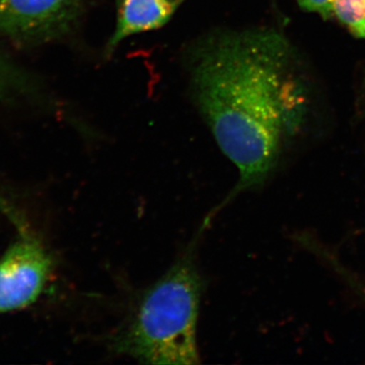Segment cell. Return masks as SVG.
<instances>
[{"instance_id":"obj_1","label":"cell","mask_w":365,"mask_h":365,"mask_svg":"<svg viewBox=\"0 0 365 365\" xmlns=\"http://www.w3.org/2000/svg\"><path fill=\"white\" fill-rule=\"evenodd\" d=\"M292 57L288 41L267 29L220 34L196 53L197 105L240 173L230 197L266 181L282 136L304 119L307 97Z\"/></svg>"},{"instance_id":"obj_2","label":"cell","mask_w":365,"mask_h":365,"mask_svg":"<svg viewBox=\"0 0 365 365\" xmlns=\"http://www.w3.org/2000/svg\"><path fill=\"white\" fill-rule=\"evenodd\" d=\"M202 281L192 258L185 255L139 300L115 351L143 364H199L197 323Z\"/></svg>"},{"instance_id":"obj_3","label":"cell","mask_w":365,"mask_h":365,"mask_svg":"<svg viewBox=\"0 0 365 365\" xmlns=\"http://www.w3.org/2000/svg\"><path fill=\"white\" fill-rule=\"evenodd\" d=\"M53 269L49 253L32 235H21L0 259V314L35 304Z\"/></svg>"},{"instance_id":"obj_4","label":"cell","mask_w":365,"mask_h":365,"mask_svg":"<svg viewBox=\"0 0 365 365\" xmlns=\"http://www.w3.org/2000/svg\"><path fill=\"white\" fill-rule=\"evenodd\" d=\"M85 0H0V34L40 44L61 37L78 20Z\"/></svg>"},{"instance_id":"obj_5","label":"cell","mask_w":365,"mask_h":365,"mask_svg":"<svg viewBox=\"0 0 365 365\" xmlns=\"http://www.w3.org/2000/svg\"><path fill=\"white\" fill-rule=\"evenodd\" d=\"M185 0H117L116 29L106 50L109 54L130 36L162 28Z\"/></svg>"},{"instance_id":"obj_6","label":"cell","mask_w":365,"mask_h":365,"mask_svg":"<svg viewBox=\"0 0 365 365\" xmlns=\"http://www.w3.org/2000/svg\"><path fill=\"white\" fill-rule=\"evenodd\" d=\"M32 90L26 74L0 52V104Z\"/></svg>"},{"instance_id":"obj_7","label":"cell","mask_w":365,"mask_h":365,"mask_svg":"<svg viewBox=\"0 0 365 365\" xmlns=\"http://www.w3.org/2000/svg\"><path fill=\"white\" fill-rule=\"evenodd\" d=\"M333 14L355 37L365 39V0H333Z\"/></svg>"},{"instance_id":"obj_8","label":"cell","mask_w":365,"mask_h":365,"mask_svg":"<svg viewBox=\"0 0 365 365\" xmlns=\"http://www.w3.org/2000/svg\"><path fill=\"white\" fill-rule=\"evenodd\" d=\"M299 6L309 13L318 14L329 19L333 14V0H297Z\"/></svg>"},{"instance_id":"obj_9","label":"cell","mask_w":365,"mask_h":365,"mask_svg":"<svg viewBox=\"0 0 365 365\" xmlns=\"http://www.w3.org/2000/svg\"><path fill=\"white\" fill-rule=\"evenodd\" d=\"M341 270H342V269H341ZM342 275H344L345 277L347 278L348 282H349L350 284H351L352 287H354V289L356 290L357 294H359L360 297H361V299H364L365 302V288L362 287L361 283H359V281L357 280H353L351 276H349V274H348V272H343L342 271Z\"/></svg>"}]
</instances>
